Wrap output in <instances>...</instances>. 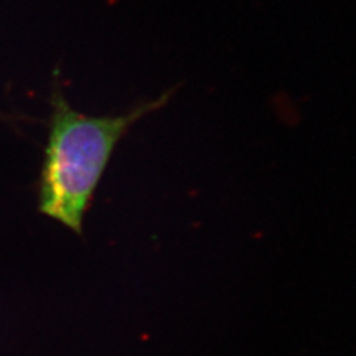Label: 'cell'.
Listing matches in <instances>:
<instances>
[{"label": "cell", "mask_w": 356, "mask_h": 356, "mask_svg": "<svg viewBox=\"0 0 356 356\" xmlns=\"http://www.w3.org/2000/svg\"><path fill=\"white\" fill-rule=\"evenodd\" d=\"M168 99L170 94H163L125 115L95 118L76 111L55 91L39 181L40 213L82 235L88 207L116 144L137 120Z\"/></svg>", "instance_id": "6da1fadb"}]
</instances>
